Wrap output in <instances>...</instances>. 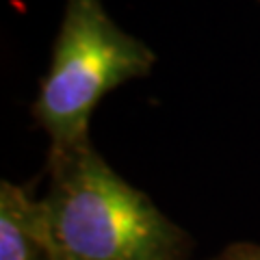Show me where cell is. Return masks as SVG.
Listing matches in <instances>:
<instances>
[{"instance_id": "cell-1", "label": "cell", "mask_w": 260, "mask_h": 260, "mask_svg": "<svg viewBox=\"0 0 260 260\" xmlns=\"http://www.w3.org/2000/svg\"><path fill=\"white\" fill-rule=\"evenodd\" d=\"M42 200L52 260H186L191 243L91 143L48 152Z\"/></svg>"}, {"instance_id": "cell-2", "label": "cell", "mask_w": 260, "mask_h": 260, "mask_svg": "<svg viewBox=\"0 0 260 260\" xmlns=\"http://www.w3.org/2000/svg\"><path fill=\"white\" fill-rule=\"evenodd\" d=\"M154 63L152 48L121 28L102 0H65L52 59L32 102L50 152L91 143L89 121L102 98L148 76Z\"/></svg>"}, {"instance_id": "cell-3", "label": "cell", "mask_w": 260, "mask_h": 260, "mask_svg": "<svg viewBox=\"0 0 260 260\" xmlns=\"http://www.w3.org/2000/svg\"><path fill=\"white\" fill-rule=\"evenodd\" d=\"M0 260H52L42 200L9 180L0 182Z\"/></svg>"}, {"instance_id": "cell-4", "label": "cell", "mask_w": 260, "mask_h": 260, "mask_svg": "<svg viewBox=\"0 0 260 260\" xmlns=\"http://www.w3.org/2000/svg\"><path fill=\"white\" fill-rule=\"evenodd\" d=\"M210 260H260V245L256 243H232Z\"/></svg>"}, {"instance_id": "cell-5", "label": "cell", "mask_w": 260, "mask_h": 260, "mask_svg": "<svg viewBox=\"0 0 260 260\" xmlns=\"http://www.w3.org/2000/svg\"><path fill=\"white\" fill-rule=\"evenodd\" d=\"M258 3H260V0H258Z\"/></svg>"}]
</instances>
